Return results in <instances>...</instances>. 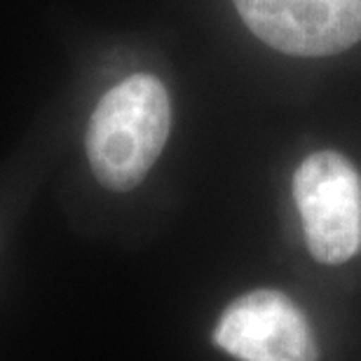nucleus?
<instances>
[{
	"mask_svg": "<svg viewBox=\"0 0 361 361\" xmlns=\"http://www.w3.org/2000/svg\"><path fill=\"white\" fill-rule=\"evenodd\" d=\"M171 101L155 75L136 73L108 90L87 127L92 174L108 190L127 192L141 183L167 146Z\"/></svg>",
	"mask_w": 361,
	"mask_h": 361,
	"instance_id": "f257e3e1",
	"label": "nucleus"
},
{
	"mask_svg": "<svg viewBox=\"0 0 361 361\" xmlns=\"http://www.w3.org/2000/svg\"><path fill=\"white\" fill-rule=\"evenodd\" d=\"M307 249L319 263L341 265L361 251V174L336 150H317L293 174Z\"/></svg>",
	"mask_w": 361,
	"mask_h": 361,
	"instance_id": "f03ea898",
	"label": "nucleus"
},
{
	"mask_svg": "<svg viewBox=\"0 0 361 361\" xmlns=\"http://www.w3.org/2000/svg\"><path fill=\"white\" fill-rule=\"evenodd\" d=\"M249 31L293 56H329L361 40V0H233Z\"/></svg>",
	"mask_w": 361,
	"mask_h": 361,
	"instance_id": "7ed1b4c3",
	"label": "nucleus"
},
{
	"mask_svg": "<svg viewBox=\"0 0 361 361\" xmlns=\"http://www.w3.org/2000/svg\"><path fill=\"white\" fill-rule=\"evenodd\" d=\"M214 343L240 361H319L305 312L274 288H256L230 302Z\"/></svg>",
	"mask_w": 361,
	"mask_h": 361,
	"instance_id": "20e7f679",
	"label": "nucleus"
}]
</instances>
